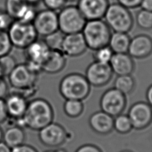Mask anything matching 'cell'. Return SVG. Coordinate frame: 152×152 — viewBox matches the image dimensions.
<instances>
[{
  "label": "cell",
  "mask_w": 152,
  "mask_h": 152,
  "mask_svg": "<svg viewBox=\"0 0 152 152\" xmlns=\"http://www.w3.org/2000/svg\"><path fill=\"white\" fill-rule=\"evenodd\" d=\"M128 53L135 59H144L152 54V38L145 34L131 39Z\"/></svg>",
  "instance_id": "cell-16"
},
{
  "label": "cell",
  "mask_w": 152,
  "mask_h": 152,
  "mask_svg": "<svg viewBox=\"0 0 152 152\" xmlns=\"http://www.w3.org/2000/svg\"><path fill=\"white\" fill-rule=\"evenodd\" d=\"M59 30L64 34L81 32L87 21L77 5H65L58 13Z\"/></svg>",
  "instance_id": "cell-6"
},
{
  "label": "cell",
  "mask_w": 152,
  "mask_h": 152,
  "mask_svg": "<svg viewBox=\"0 0 152 152\" xmlns=\"http://www.w3.org/2000/svg\"><path fill=\"white\" fill-rule=\"evenodd\" d=\"M12 47L7 31L0 30V57L10 54Z\"/></svg>",
  "instance_id": "cell-31"
},
{
  "label": "cell",
  "mask_w": 152,
  "mask_h": 152,
  "mask_svg": "<svg viewBox=\"0 0 152 152\" xmlns=\"http://www.w3.org/2000/svg\"><path fill=\"white\" fill-rule=\"evenodd\" d=\"M87 49V44L81 32L65 34L61 50L66 56L77 57L81 56L86 52Z\"/></svg>",
  "instance_id": "cell-17"
},
{
  "label": "cell",
  "mask_w": 152,
  "mask_h": 152,
  "mask_svg": "<svg viewBox=\"0 0 152 152\" xmlns=\"http://www.w3.org/2000/svg\"><path fill=\"white\" fill-rule=\"evenodd\" d=\"M75 152H102V151L95 145L86 144L80 146Z\"/></svg>",
  "instance_id": "cell-34"
},
{
  "label": "cell",
  "mask_w": 152,
  "mask_h": 152,
  "mask_svg": "<svg viewBox=\"0 0 152 152\" xmlns=\"http://www.w3.org/2000/svg\"><path fill=\"white\" fill-rule=\"evenodd\" d=\"M113 74L109 64L94 61L86 68L85 77L91 86L100 87L108 84Z\"/></svg>",
  "instance_id": "cell-12"
},
{
  "label": "cell",
  "mask_w": 152,
  "mask_h": 152,
  "mask_svg": "<svg viewBox=\"0 0 152 152\" xmlns=\"http://www.w3.org/2000/svg\"><path fill=\"white\" fill-rule=\"evenodd\" d=\"M13 21L14 20L5 9L0 8V30L7 31Z\"/></svg>",
  "instance_id": "cell-32"
},
{
  "label": "cell",
  "mask_w": 152,
  "mask_h": 152,
  "mask_svg": "<svg viewBox=\"0 0 152 152\" xmlns=\"http://www.w3.org/2000/svg\"><path fill=\"white\" fill-rule=\"evenodd\" d=\"M54 112L46 100L37 98L28 102L26 111L21 118L24 127L39 131L53 121Z\"/></svg>",
  "instance_id": "cell-1"
},
{
  "label": "cell",
  "mask_w": 152,
  "mask_h": 152,
  "mask_svg": "<svg viewBox=\"0 0 152 152\" xmlns=\"http://www.w3.org/2000/svg\"><path fill=\"white\" fill-rule=\"evenodd\" d=\"M145 96H146L147 103L152 107V84L147 89Z\"/></svg>",
  "instance_id": "cell-40"
},
{
  "label": "cell",
  "mask_w": 152,
  "mask_h": 152,
  "mask_svg": "<svg viewBox=\"0 0 152 152\" xmlns=\"http://www.w3.org/2000/svg\"><path fill=\"white\" fill-rule=\"evenodd\" d=\"M135 20L140 28L144 30L152 28V12L141 9L136 14Z\"/></svg>",
  "instance_id": "cell-28"
},
{
  "label": "cell",
  "mask_w": 152,
  "mask_h": 152,
  "mask_svg": "<svg viewBox=\"0 0 152 152\" xmlns=\"http://www.w3.org/2000/svg\"><path fill=\"white\" fill-rule=\"evenodd\" d=\"M128 116L133 129L137 130L145 129L152 122V107L147 102H137L129 108Z\"/></svg>",
  "instance_id": "cell-13"
},
{
  "label": "cell",
  "mask_w": 152,
  "mask_h": 152,
  "mask_svg": "<svg viewBox=\"0 0 152 152\" xmlns=\"http://www.w3.org/2000/svg\"><path fill=\"white\" fill-rule=\"evenodd\" d=\"M9 93L8 85L4 78L0 79V99H5Z\"/></svg>",
  "instance_id": "cell-38"
},
{
  "label": "cell",
  "mask_w": 152,
  "mask_h": 152,
  "mask_svg": "<svg viewBox=\"0 0 152 152\" xmlns=\"http://www.w3.org/2000/svg\"><path fill=\"white\" fill-rule=\"evenodd\" d=\"M109 4V0H78L77 6L87 21L102 19Z\"/></svg>",
  "instance_id": "cell-15"
},
{
  "label": "cell",
  "mask_w": 152,
  "mask_h": 152,
  "mask_svg": "<svg viewBox=\"0 0 152 152\" xmlns=\"http://www.w3.org/2000/svg\"><path fill=\"white\" fill-rule=\"evenodd\" d=\"M0 152H11V148L2 141L0 142Z\"/></svg>",
  "instance_id": "cell-41"
},
{
  "label": "cell",
  "mask_w": 152,
  "mask_h": 152,
  "mask_svg": "<svg viewBox=\"0 0 152 152\" xmlns=\"http://www.w3.org/2000/svg\"><path fill=\"white\" fill-rule=\"evenodd\" d=\"M38 137L43 145L58 148L65 143L68 134L63 126L53 121L39 131Z\"/></svg>",
  "instance_id": "cell-9"
},
{
  "label": "cell",
  "mask_w": 152,
  "mask_h": 152,
  "mask_svg": "<svg viewBox=\"0 0 152 152\" xmlns=\"http://www.w3.org/2000/svg\"><path fill=\"white\" fill-rule=\"evenodd\" d=\"M93 58L95 61L104 64H109L114 54L110 48L107 45L93 50Z\"/></svg>",
  "instance_id": "cell-29"
},
{
  "label": "cell",
  "mask_w": 152,
  "mask_h": 152,
  "mask_svg": "<svg viewBox=\"0 0 152 152\" xmlns=\"http://www.w3.org/2000/svg\"><path fill=\"white\" fill-rule=\"evenodd\" d=\"M113 74L117 75L132 74L135 69V63L128 53H114L109 62Z\"/></svg>",
  "instance_id": "cell-20"
},
{
  "label": "cell",
  "mask_w": 152,
  "mask_h": 152,
  "mask_svg": "<svg viewBox=\"0 0 152 152\" xmlns=\"http://www.w3.org/2000/svg\"><path fill=\"white\" fill-rule=\"evenodd\" d=\"M65 34L59 30L45 37L44 41L50 50H61Z\"/></svg>",
  "instance_id": "cell-27"
},
{
  "label": "cell",
  "mask_w": 152,
  "mask_h": 152,
  "mask_svg": "<svg viewBox=\"0 0 152 152\" xmlns=\"http://www.w3.org/2000/svg\"><path fill=\"white\" fill-rule=\"evenodd\" d=\"M27 3H28L29 4L34 5L37 4H38L39 2H40L42 0H25Z\"/></svg>",
  "instance_id": "cell-42"
},
{
  "label": "cell",
  "mask_w": 152,
  "mask_h": 152,
  "mask_svg": "<svg viewBox=\"0 0 152 152\" xmlns=\"http://www.w3.org/2000/svg\"><path fill=\"white\" fill-rule=\"evenodd\" d=\"M5 102L8 117L14 119H20L24 116L28 103L27 98L16 91L8 93Z\"/></svg>",
  "instance_id": "cell-18"
},
{
  "label": "cell",
  "mask_w": 152,
  "mask_h": 152,
  "mask_svg": "<svg viewBox=\"0 0 152 152\" xmlns=\"http://www.w3.org/2000/svg\"><path fill=\"white\" fill-rule=\"evenodd\" d=\"M46 7V8L55 11H59L64 8L66 2L67 0H42Z\"/></svg>",
  "instance_id": "cell-33"
},
{
  "label": "cell",
  "mask_w": 152,
  "mask_h": 152,
  "mask_svg": "<svg viewBox=\"0 0 152 152\" xmlns=\"http://www.w3.org/2000/svg\"><path fill=\"white\" fill-rule=\"evenodd\" d=\"M103 18L113 31L128 33L133 27L134 19L129 9L118 2L109 4Z\"/></svg>",
  "instance_id": "cell-4"
},
{
  "label": "cell",
  "mask_w": 152,
  "mask_h": 152,
  "mask_svg": "<svg viewBox=\"0 0 152 152\" xmlns=\"http://www.w3.org/2000/svg\"><path fill=\"white\" fill-rule=\"evenodd\" d=\"M5 10L14 20L32 23L36 14L34 5L25 0H6Z\"/></svg>",
  "instance_id": "cell-14"
},
{
  "label": "cell",
  "mask_w": 152,
  "mask_h": 152,
  "mask_svg": "<svg viewBox=\"0 0 152 152\" xmlns=\"http://www.w3.org/2000/svg\"><path fill=\"white\" fill-rule=\"evenodd\" d=\"M113 129L121 134H125L130 132L133 128L128 115L121 113L114 117Z\"/></svg>",
  "instance_id": "cell-26"
},
{
  "label": "cell",
  "mask_w": 152,
  "mask_h": 152,
  "mask_svg": "<svg viewBox=\"0 0 152 152\" xmlns=\"http://www.w3.org/2000/svg\"><path fill=\"white\" fill-rule=\"evenodd\" d=\"M2 78H4V76H3V74H2V70L1 69V67H0V79Z\"/></svg>",
  "instance_id": "cell-45"
},
{
  "label": "cell",
  "mask_w": 152,
  "mask_h": 152,
  "mask_svg": "<svg viewBox=\"0 0 152 152\" xmlns=\"http://www.w3.org/2000/svg\"><path fill=\"white\" fill-rule=\"evenodd\" d=\"M140 7L142 10L152 12V0H141Z\"/></svg>",
  "instance_id": "cell-39"
},
{
  "label": "cell",
  "mask_w": 152,
  "mask_h": 152,
  "mask_svg": "<svg viewBox=\"0 0 152 152\" xmlns=\"http://www.w3.org/2000/svg\"><path fill=\"white\" fill-rule=\"evenodd\" d=\"M120 152H132V151H130V150H122V151H120Z\"/></svg>",
  "instance_id": "cell-46"
},
{
  "label": "cell",
  "mask_w": 152,
  "mask_h": 152,
  "mask_svg": "<svg viewBox=\"0 0 152 152\" xmlns=\"http://www.w3.org/2000/svg\"><path fill=\"white\" fill-rule=\"evenodd\" d=\"M126 105V95L115 87L106 90L100 100L101 110L113 118L121 114Z\"/></svg>",
  "instance_id": "cell-8"
},
{
  "label": "cell",
  "mask_w": 152,
  "mask_h": 152,
  "mask_svg": "<svg viewBox=\"0 0 152 152\" xmlns=\"http://www.w3.org/2000/svg\"><path fill=\"white\" fill-rule=\"evenodd\" d=\"M114 118L100 110L93 113L88 119L90 128L95 132L100 135L110 133L113 129Z\"/></svg>",
  "instance_id": "cell-19"
},
{
  "label": "cell",
  "mask_w": 152,
  "mask_h": 152,
  "mask_svg": "<svg viewBox=\"0 0 152 152\" xmlns=\"http://www.w3.org/2000/svg\"><path fill=\"white\" fill-rule=\"evenodd\" d=\"M32 23L38 36L43 37L59 30L58 13L48 8L37 11Z\"/></svg>",
  "instance_id": "cell-11"
},
{
  "label": "cell",
  "mask_w": 152,
  "mask_h": 152,
  "mask_svg": "<svg viewBox=\"0 0 152 152\" xmlns=\"http://www.w3.org/2000/svg\"><path fill=\"white\" fill-rule=\"evenodd\" d=\"M135 87V81L131 74L117 75L114 81V87L127 95L132 93Z\"/></svg>",
  "instance_id": "cell-24"
},
{
  "label": "cell",
  "mask_w": 152,
  "mask_h": 152,
  "mask_svg": "<svg viewBox=\"0 0 152 152\" xmlns=\"http://www.w3.org/2000/svg\"><path fill=\"white\" fill-rule=\"evenodd\" d=\"M118 2L128 9H134L140 7L141 0H117Z\"/></svg>",
  "instance_id": "cell-35"
},
{
  "label": "cell",
  "mask_w": 152,
  "mask_h": 152,
  "mask_svg": "<svg viewBox=\"0 0 152 152\" xmlns=\"http://www.w3.org/2000/svg\"><path fill=\"white\" fill-rule=\"evenodd\" d=\"M66 64V56L61 50H50L42 65V71L55 74L62 71Z\"/></svg>",
  "instance_id": "cell-21"
},
{
  "label": "cell",
  "mask_w": 152,
  "mask_h": 152,
  "mask_svg": "<svg viewBox=\"0 0 152 152\" xmlns=\"http://www.w3.org/2000/svg\"><path fill=\"white\" fill-rule=\"evenodd\" d=\"M84 109V106L83 101L79 100H65L63 106L65 114L71 118L80 117L82 115Z\"/></svg>",
  "instance_id": "cell-25"
},
{
  "label": "cell",
  "mask_w": 152,
  "mask_h": 152,
  "mask_svg": "<svg viewBox=\"0 0 152 152\" xmlns=\"http://www.w3.org/2000/svg\"><path fill=\"white\" fill-rule=\"evenodd\" d=\"M26 134L22 127L17 125L7 128L3 133L2 141L11 148L24 144Z\"/></svg>",
  "instance_id": "cell-22"
},
{
  "label": "cell",
  "mask_w": 152,
  "mask_h": 152,
  "mask_svg": "<svg viewBox=\"0 0 152 152\" xmlns=\"http://www.w3.org/2000/svg\"><path fill=\"white\" fill-rule=\"evenodd\" d=\"M11 152H38V151L34 147L24 143L11 148Z\"/></svg>",
  "instance_id": "cell-36"
},
{
  "label": "cell",
  "mask_w": 152,
  "mask_h": 152,
  "mask_svg": "<svg viewBox=\"0 0 152 152\" xmlns=\"http://www.w3.org/2000/svg\"><path fill=\"white\" fill-rule=\"evenodd\" d=\"M81 33L88 49L95 50L108 45L112 30L102 19L87 20Z\"/></svg>",
  "instance_id": "cell-3"
},
{
  "label": "cell",
  "mask_w": 152,
  "mask_h": 152,
  "mask_svg": "<svg viewBox=\"0 0 152 152\" xmlns=\"http://www.w3.org/2000/svg\"><path fill=\"white\" fill-rule=\"evenodd\" d=\"M8 118L5 99H0V124L5 122Z\"/></svg>",
  "instance_id": "cell-37"
},
{
  "label": "cell",
  "mask_w": 152,
  "mask_h": 152,
  "mask_svg": "<svg viewBox=\"0 0 152 152\" xmlns=\"http://www.w3.org/2000/svg\"><path fill=\"white\" fill-rule=\"evenodd\" d=\"M67 1H72V0H67Z\"/></svg>",
  "instance_id": "cell-47"
},
{
  "label": "cell",
  "mask_w": 152,
  "mask_h": 152,
  "mask_svg": "<svg viewBox=\"0 0 152 152\" xmlns=\"http://www.w3.org/2000/svg\"><path fill=\"white\" fill-rule=\"evenodd\" d=\"M17 65L15 59L10 54L0 57V67L4 77H8Z\"/></svg>",
  "instance_id": "cell-30"
},
{
  "label": "cell",
  "mask_w": 152,
  "mask_h": 152,
  "mask_svg": "<svg viewBox=\"0 0 152 152\" xmlns=\"http://www.w3.org/2000/svg\"><path fill=\"white\" fill-rule=\"evenodd\" d=\"M130 40L131 38L128 33L113 31L108 46L114 53H128Z\"/></svg>",
  "instance_id": "cell-23"
},
{
  "label": "cell",
  "mask_w": 152,
  "mask_h": 152,
  "mask_svg": "<svg viewBox=\"0 0 152 152\" xmlns=\"http://www.w3.org/2000/svg\"><path fill=\"white\" fill-rule=\"evenodd\" d=\"M7 32L12 46L18 49H26L38 37L32 23L20 20H14Z\"/></svg>",
  "instance_id": "cell-5"
},
{
  "label": "cell",
  "mask_w": 152,
  "mask_h": 152,
  "mask_svg": "<svg viewBox=\"0 0 152 152\" xmlns=\"http://www.w3.org/2000/svg\"><path fill=\"white\" fill-rule=\"evenodd\" d=\"M151 141H152V137H151Z\"/></svg>",
  "instance_id": "cell-48"
},
{
  "label": "cell",
  "mask_w": 152,
  "mask_h": 152,
  "mask_svg": "<svg viewBox=\"0 0 152 152\" xmlns=\"http://www.w3.org/2000/svg\"><path fill=\"white\" fill-rule=\"evenodd\" d=\"M44 152H67L63 148H57L55 150H46Z\"/></svg>",
  "instance_id": "cell-43"
},
{
  "label": "cell",
  "mask_w": 152,
  "mask_h": 152,
  "mask_svg": "<svg viewBox=\"0 0 152 152\" xmlns=\"http://www.w3.org/2000/svg\"><path fill=\"white\" fill-rule=\"evenodd\" d=\"M37 75L26 63L20 64L8 75V82L17 91L32 93L36 87Z\"/></svg>",
  "instance_id": "cell-7"
},
{
  "label": "cell",
  "mask_w": 152,
  "mask_h": 152,
  "mask_svg": "<svg viewBox=\"0 0 152 152\" xmlns=\"http://www.w3.org/2000/svg\"><path fill=\"white\" fill-rule=\"evenodd\" d=\"M24 50L26 57V64L33 72L39 74L42 71V64L49 54L50 49L44 40L37 39Z\"/></svg>",
  "instance_id": "cell-10"
},
{
  "label": "cell",
  "mask_w": 152,
  "mask_h": 152,
  "mask_svg": "<svg viewBox=\"0 0 152 152\" xmlns=\"http://www.w3.org/2000/svg\"><path fill=\"white\" fill-rule=\"evenodd\" d=\"M59 91L65 100L74 99L83 101L91 91V85L85 75L78 72H72L65 75L61 80Z\"/></svg>",
  "instance_id": "cell-2"
},
{
  "label": "cell",
  "mask_w": 152,
  "mask_h": 152,
  "mask_svg": "<svg viewBox=\"0 0 152 152\" xmlns=\"http://www.w3.org/2000/svg\"><path fill=\"white\" fill-rule=\"evenodd\" d=\"M3 133L4 131L2 130V129L1 128L0 126V142L2 141V138H3Z\"/></svg>",
  "instance_id": "cell-44"
}]
</instances>
